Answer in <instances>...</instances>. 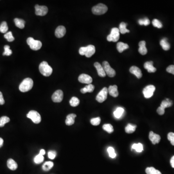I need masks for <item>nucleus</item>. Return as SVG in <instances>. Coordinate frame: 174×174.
Listing matches in <instances>:
<instances>
[{"mask_svg": "<svg viewBox=\"0 0 174 174\" xmlns=\"http://www.w3.org/2000/svg\"><path fill=\"white\" fill-rule=\"evenodd\" d=\"M34 85V82L32 79L26 78L23 80L19 85V89L22 93H25L32 89Z\"/></svg>", "mask_w": 174, "mask_h": 174, "instance_id": "1", "label": "nucleus"}, {"mask_svg": "<svg viewBox=\"0 0 174 174\" xmlns=\"http://www.w3.org/2000/svg\"><path fill=\"white\" fill-rule=\"evenodd\" d=\"M39 69L42 75L45 77H49L52 73V68L48 65V63L45 61L40 64Z\"/></svg>", "mask_w": 174, "mask_h": 174, "instance_id": "2", "label": "nucleus"}, {"mask_svg": "<svg viewBox=\"0 0 174 174\" xmlns=\"http://www.w3.org/2000/svg\"><path fill=\"white\" fill-rule=\"evenodd\" d=\"M95 52V48L93 45H89L86 47H81L79 50L81 55H84L87 58L91 57Z\"/></svg>", "mask_w": 174, "mask_h": 174, "instance_id": "3", "label": "nucleus"}, {"mask_svg": "<svg viewBox=\"0 0 174 174\" xmlns=\"http://www.w3.org/2000/svg\"><path fill=\"white\" fill-rule=\"evenodd\" d=\"M107 7L103 3H99L92 8V12L96 15H101L104 14L107 12Z\"/></svg>", "mask_w": 174, "mask_h": 174, "instance_id": "4", "label": "nucleus"}, {"mask_svg": "<svg viewBox=\"0 0 174 174\" xmlns=\"http://www.w3.org/2000/svg\"><path fill=\"white\" fill-rule=\"evenodd\" d=\"M27 43L30 48L34 50H38L42 46L41 42L34 40L32 37H29L27 40Z\"/></svg>", "mask_w": 174, "mask_h": 174, "instance_id": "5", "label": "nucleus"}, {"mask_svg": "<svg viewBox=\"0 0 174 174\" xmlns=\"http://www.w3.org/2000/svg\"><path fill=\"white\" fill-rule=\"evenodd\" d=\"M120 30L117 28H113L111 29V33L107 37V40L109 42L118 41L120 39Z\"/></svg>", "mask_w": 174, "mask_h": 174, "instance_id": "6", "label": "nucleus"}, {"mask_svg": "<svg viewBox=\"0 0 174 174\" xmlns=\"http://www.w3.org/2000/svg\"><path fill=\"white\" fill-rule=\"evenodd\" d=\"M27 117L32 120L34 123L38 124L41 121V117L38 112L34 110H31L27 114Z\"/></svg>", "mask_w": 174, "mask_h": 174, "instance_id": "7", "label": "nucleus"}, {"mask_svg": "<svg viewBox=\"0 0 174 174\" xmlns=\"http://www.w3.org/2000/svg\"><path fill=\"white\" fill-rule=\"evenodd\" d=\"M102 66L105 71L106 75H107L110 77H113L116 75V72L112 67L110 66L109 62L107 61H105L103 62Z\"/></svg>", "mask_w": 174, "mask_h": 174, "instance_id": "8", "label": "nucleus"}, {"mask_svg": "<svg viewBox=\"0 0 174 174\" xmlns=\"http://www.w3.org/2000/svg\"><path fill=\"white\" fill-rule=\"evenodd\" d=\"M155 89V87L153 85H148L143 90V93L144 94L145 98L148 99L152 97L153 95Z\"/></svg>", "mask_w": 174, "mask_h": 174, "instance_id": "9", "label": "nucleus"}, {"mask_svg": "<svg viewBox=\"0 0 174 174\" xmlns=\"http://www.w3.org/2000/svg\"><path fill=\"white\" fill-rule=\"evenodd\" d=\"M108 93V89L107 87H104L96 96V100L97 101L100 103L104 102L107 99Z\"/></svg>", "mask_w": 174, "mask_h": 174, "instance_id": "10", "label": "nucleus"}, {"mask_svg": "<svg viewBox=\"0 0 174 174\" xmlns=\"http://www.w3.org/2000/svg\"><path fill=\"white\" fill-rule=\"evenodd\" d=\"M35 14L37 16H44L48 12V8L47 7L44 5L40 6L39 5H36L35 6Z\"/></svg>", "mask_w": 174, "mask_h": 174, "instance_id": "11", "label": "nucleus"}, {"mask_svg": "<svg viewBox=\"0 0 174 174\" xmlns=\"http://www.w3.org/2000/svg\"><path fill=\"white\" fill-rule=\"evenodd\" d=\"M64 98V93L61 90H57L53 94L52 100L55 103H60Z\"/></svg>", "mask_w": 174, "mask_h": 174, "instance_id": "12", "label": "nucleus"}, {"mask_svg": "<svg viewBox=\"0 0 174 174\" xmlns=\"http://www.w3.org/2000/svg\"><path fill=\"white\" fill-rule=\"evenodd\" d=\"M78 81L80 82V83L88 84L89 85L92 83L93 78L89 75L83 73L80 75L78 77Z\"/></svg>", "mask_w": 174, "mask_h": 174, "instance_id": "13", "label": "nucleus"}, {"mask_svg": "<svg viewBox=\"0 0 174 174\" xmlns=\"http://www.w3.org/2000/svg\"><path fill=\"white\" fill-rule=\"evenodd\" d=\"M149 139L153 145L158 144L161 140V136L159 134L154 133L152 131H150L149 134Z\"/></svg>", "mask_w": 174, "mask_h": 174, "instance_id": "14", "label": "nucleus"}, {"mask_svg": "<svg viewBox=\"0 0 174 174\" xmlns=\"http://www.w3.org/2000/svg\"><path fill=\"white\" fill-rule=\"evenodd\" d=\"M66 30L64 26H59L56 28L55 30V36L57 38H60L64 36L65 34Z\"/></svg>", "mask_w": 174, "mask_h": 174, "instance_id": "15", "label": "nucleus"}, {"mask_svg": "<svg viewBox=\"0 0 174 174\" xmlns=\"http://www.w3.org/2000/svg\"><path fill=\"white\" fill-rule=\"evenodd\" d=\"M94 67H95L96 70L97 71L98 74V75L100 77H105L106 76V73L105 71L104 70V68L103 67L102 65H101L99 62H96L94 63Z\"/></svg>", "mask_w": 174, "mask_h": 174, "instance_id": "16", "label": "nucleus"}, {"mask_svg": "<svg viewBox=\"0 0 174 174\" xmlns=\"http://www.w3.org/2000/svg\"><path fill=\"white\" fill-rule=\"evenodd\" d=\"M130 72L132 74H134L137 77V78H140L142 77V73L140 69L136 66H133L130 68Z\"/></svg>", "mask_w": 174, "mask_h": 174, "instance_id": "17", "label": "nucleus"}, {"mask_svg": "<svg viewBox=\"0 0 174 174\" xmlns=\"http://www.w3.org/2000/svg\"><path fill=\"white\" fill-rule=\"evenodd\" d=\"M144 67L149 73H154L156 71V68L153 66V62L152 61L146 62L144 64Z\"/></svg>", "mask_w": 174, "mask_h": 174, "instance_id": "18", "label": "nucleus"}, {"mask_svg": "<svg viewBox=\"0 0 174 174\" xmlns=\"http://www.w3.org/2000/svg\"><path fill=\"white\" fill-rule=\"evenodd\" d=\"M109 94L113 97H117L118 95V87L117 85L110 86L108 89Z\"/></svg>", "mask_w": 174, "mask_h": 174, "instance_id": "19", "label": "nucleus"}, {"mask_svg": "<svg viewBox=\"0 0 174 174\" xmlns=\"http://www.w3.org/2000/svg\"><path fill=\"white\" fill-rule=\"evenodd\" d=\"M146 43L145 41H141L139 43V48L138 49V51L139 53L142 55H145L148 52V50L146 46Z\"/></svg>", "mask_w": 174, "mask_h": 174, "instance_id": "20", "label": "nucleus"}, {"mask_svg": "<svg viewBox=\"0 0 174 174\" xmlns=\"http://www.w3.org/2000/svg\"><path fill=\"white\" fill-rule=\"evenodd\" d=\"M77 117V115L75 114H70L67 116L65 120L66 124L68 126H71L75 123V118Z\"/></svg>", "mask_w": 174, "mask_h": 174, "instance_id": "21", "label": "nucleus"}, {"mask_svg": "<svg viewBox=\"0 0 174 174\" xmlns=\"http://www.w3.org/2000/svg\"><path fill=\"white\" fill-rule=\"evenodd\" d=\"M7 165L8 168L11 170L14 171L18 168V164L12 159H9L7 161Z\"/></svg>", "mask_w": 174, "mask_h": 174, "instance_id": "22", "label": "nucleus"}, {"mask_svg": "<svg viewBox=\"0 0 174 174\" xmlns=\"http://www.w3.org/2000/svg\"><path fill=\"white\" fill-rule=\"evenodd\" d=\"M129 46L127 44L124 43L123 42H118L117 44V50L120 53L122 52L124 50H127Z\"/></svg>", "mask_w": 174, "mask_h": 174, "instance_id": "23", "label": "nucleus"}, {"mask_svg": "<svg viewBox=\"0 0 174 174\" xmlns=\"http://www.w3.org/2000/svg\"><path fill=\"white\" fill-rule=\"evenodd\" d=\"M160 45L161 46L163 50L165 51L169 50L170 48V45L167 42V39L166 38L163 39L160 41Z\"/></svg>", "mask_w": 174, "mask_h": 174, "instance_id": "24", "label": "nucleus"}, {"mask_svg": "<svg viewBox=\"0 0 174 174\" xmlns=\"http://www.w3.org/2000/svg\"><path fill=\"white\" fill-rule=\"evenodd\" d=\"M173 105V102L172 100H170L169 99H165L164 100H163L161 102V104L160 107H162L163 109H165L167 107H171V106Z\"/></svg>", "mask_w": 174, "mask_h": 174, "instance_id": "25", "label": "nucleus"}, {"mask_svg": "<svg viewBox=\"0 0 174 174\" xmlns=\"http://www.w3.org/2000/svg\"><path fill=\"white\" fill-rule=\"evenodd\" d=\"M94 86L93 84H89L85 86L84 88H82L80 90L81 93H92L94 91Z\"/></svg>", "mask_w": 174, "mask_h": 174, "instance_id": "26", "label": "nucleus"}, {"mask_svg": "<svg viewBox=\"0 0 174 174\" xmlns=\"http://www.w3.org/2000/svg\"><path fill=\"white\" fill-rule=\"evenodd\" d=\"M14 22L17 27L19 29H23L25 27V21L23 19L16 18L14 19Z\"/></svg>", "mask_w": 174, "mask_h": 174, "instance_id": "27", "label": "nucleus"}, {"mask_svg": "<svg viewBox=\"0 0 174 174\" xmlns=\"http://www.w3.org/2000/svg\"><path fill=\"white\" fill-rule=\"evenodd\" d=\"M124 112V109L122 107H118L114 112V115L116 118H119L122 117Z\"/></svg>", "mask_w": 174, "mask_h": 174, "instance_id": "28", "label": "nucleus"}, {"mask_svg": "<svg viewBox=\"0 0 174 174\" xmlns=\"http://www.w3.org/2000/svg\"><path fill=\"white\" fill-rule=\"evenodd\" d=\"M136 125L132 124L131 123H129L126 127L125 128V132L127 134H132L136 131Z\"/></svg>", "mask_w": 174, "mask_h": 174, "instance_id": "29", "label": "nucleus"}, {"mask_svg": "<svg viewBox=\"0 0 174 174\" xmlns=\"http://www.w3.org/2000/svg\"><path fill=\"white\" fill-rule=\"evenodd\" d=\"M54 165V163L52 161H46L44 163V164L42 166V168L43 170L45 171H48L51 169Z\"/></svg>", "mask_w": 174, "mask_h": 174, "instance_id": "30", "label": "nucleus"}, {"mask_svg": "<svg viewBox=\"0 0 174 174\" xmlns=\"http://www.w3.org/2000/svg\"><path fill=\"white\" fill-rule=\"evenodd\" d=\"M126 26H127V24L125 23L122 22L120 24L119 26V30L120 33L122 34H125L127 32H129L130 30H128V29H126Z\"/></svg>", "mask_w": 174, "mask_h": 174, "instance_id": "31", "label": "nucleus"}, {"mask_svg": "<svg viewBox=\"0 0 174 174\" xmlns=\"http://www.w3.org/2000/svg\"><path fill=\"white\" fill-rule=\"evenodd\" d=\"M146 173L147 174H161L160 171L156 169L153 167H148L146 169Z\"/></svg>", "mask_w": 174, "mask_h": 174, "instance_id": "32", "label": "nucleus"}, {"mask_svg": "<svg viewBox=\"0 0 174 174\" xmlns=\"http://www.w3.org/2000/svg\"><path fill=\"white\" fill-rule=\"evenodd\" d=\"M132 149L138 152H141L143 150V146L141 143L133 144L132 146Z\"/></svg>", "mask_w": 174, "mask_h": 174, "instance_id": "33", "label": "nucleus"}, {"mask_svg": "<svg viewBox=\"0 0 174 174\" xmlns=\"http://www.w3.org/2000/svg\"><path fill=\"white\" fill-rule=\"evenodd\" d=\"M103 129L104 130L107 132L109 134H111L114 132L113 127L110 124H105L103 126Z\"/></svg>", "mask_w": 174, "mask_h": 174, "instance_id": "34", "label": "nucleus"}, {"mask_svg": "<svg viewBox=\"0 0 174 174\" xmlns=\"http://www.w3.org/2000/svg\"><path fill=\"white\" fill-rule=\"evenodd\" d=\"M79 100L76 97H73L70 101V104L73 107H77L79 104Z\"/></svg>", "mask_w": 174, "mask_h": 174, "instance_id": "35", "label": "nucleus"}, {"mask_svg": "<svg viewBox=\"0 0 174 174\" xmlns=\"http://www.w3.org/2000/svg\"><path fill=\"white\" fill-rule=\"evenodd\" d=\"M8 30L7 22L3 21L0 25V32L2 33H7Z\"/></svg>", "mask_w": 174, "mask_h": 174, "instance_id": "36", "label": "nucleus"}, {"mask_svg": "<svg viewBox=\"0 0 174 174\" xmlns=\"http://www.w3.org/2000/svg\"><path fill=\"white\" fill-rule=\"evenodd\" d=\"M10 122V118L7 116H3L0 118V127H3L6 123Z\"/></svg>", "mask_w": 174, "mask_h": 174, "instance_id": "37", "label": "nucleus"}, {"mask_svg": "<svg viewBox=\"0 0 174 174\" xmlns=\"http://www.w3.org/2000/svg\"><path fill=\"white\" fill-rule=\"evenodd\" d=\"M44 159V158L43 155L39 154L38 155L36 156L35 158H34V161L36 164H40L43 161Z\"/></svg>", "mask_w": 174, "mask_h": 174, "instance_id": "38", "label": "nucleus"}, {"mask_svg": "<svg viewBox=\"0 0 174 174\" xmlns=\"http://www.w3.org/2000/svg\"><path fill=\"white\" fill-rule=\"evenodd\" d=\"M4 37L8 42H13L15 40V38L13 36L11 32H7L5 34Z\"/></svg>", "mask_w": 174, "mask_h": 174, "instance_id": "39", "label": "nucleus"}, {"mask_svg": "<svg viewBox=\"0 0 174 174\" xmlns=\"http://www.w3.org/2000/svg\"><path fill=\"white\" fill-rule=\"evenodd\" d=\"M107 152L109 153V156L110 158H115L116 157V153H115V150L113 147H109L107 149Z\"/></svg>", "mask_w": 174, "mask_h": 174, "instance_id": "40", "label": "nucleus"}, {"mask_svg": "<svg viewBox=\"0 0 174 174\" xmlns=\"http://www.w3.org/2000/svg\"><path fill=\"white\" fill-rule=\"evenodd\" d=\"M5 51L3 53V56H10L12 54V51L10 49V46L8 45H5L4 46Z\"/></svg>", "mask_w": 174, "mask_h": 174, "instance_id": "41", "label": "nucleus"}, {"mask_svg": "<svg viewBox=\"0 0 174 174\" xmlns=\"http://www.w3.org/2000/svg\"><path fill=\"white\" fill-rule=\"evenodd\" d=\"M101 118L100 117L91 118V123L93 126H98L101 122Z\"/></svg>", "mask_w": 174, "mask_h": 174, "instance_id": "42", "label": "nucleus"}, {"mask_svg": "<svg viewBox=\"0 0 174 174\" xmlns=\"http://www.w3.org/2000/svg\"><path fill=\"white\" fill-rule=\"evenodd\" d=\"M152 23L153 24L154 27L158 28L159 29H160V28L163 27V24L160 22V21H159L158 19H153L152 21Z\"/></svg>", "mask_w": 174, "mask_h": 174, "instance_id": "43", "label": "nucleus"}, {"mask_svg": "<svg viewBox=\"0 0 174 174\" xmlns=\"http://www.w3.org/2000/svg\"><path fill=\"white\" fill-rule=\"evenodd\" d=\"M138 23L140 25L148 26L150 24V21L148 18H145L144 19H139Z\"/></svg>", "mask_w": 174, "mask_h": 174, "instance_id": "44", "label": "nucleus"}, {"mask_svg": "<svg viewBox=\"0 0 174 174\" xmlns=\"http://www.w3.org/2000/svg\"><path fill=\"white\" fill-rule=\"evenodd\" d=\"M167 138L168 140L171 143V144L173 146H174V133H172V132L168 133L167 135Z\"/></svg>", "mask_w": 174, "mask_h": 174, "instance_id": "45", "label": "nucleus"}, {"mask_svg": "<svg viewBox=\"0 0 174 174\" xmlns=\"http://www.w3.org/2000/svg\"><path fill=\"white\" fill-rule=\"evenodd\" d=\"M56 152L54 150H51L50 152H48V158L51 159V160H53L54 159L56 156Z\"/></svg>", "mask_w": 174, "mask_h": 174, "instance_id": "46", "label": "nucleus"}, {"mask_svg": "<svg viewBox=\"0 0 174 174\" xmlns=\"http://www.w3.org/2000/svg\"><path fill=\"white\" fill-rule=\"evenodd\" d=\"M166 71L169 73H172L174 75V65H171L169 66L166 68Z\"/></svg>", "mask_w": 174, "mask_h": 174, "instance_id": "47", "label": "nucleus"}, {"mask_svg": "<svg viewBox=\"0 0 174 174\" xmlns=\"http://www.w3.org/2000/svg\"><path fill=\"white\" fill-rule=\"evenodd\" d=\"M157 112L158 113V114L160 115H163L165 114V109H163L161 107H159L157 109Z\"/></svg>", "mask_w": 174, "mask_h": 174, "instance_id": "48", "label": "nucleus"}, {"mask_svg": "<svg viewBox=\"0 0 174 174\" xmlns=\"http://www.w3.org/2000/svg\"><path fill=\"white\" fill-rule=\"evenodd\" d=\"M5 100L3 99V95L2 92L0 91V105H3L5 104Z\"/></svg>", "mask_w": 174, "mask_h": 174, "instance_id": "49", "label": "nucleus"}, {"mask_svg": "<svg viewBox=\"0 0 174 174\" xmlns=\"http://www.w3.org/2000/svg\"><path fill=\"white\" fill-rule=\"evenodd\" d=\"M170 164H171V166L174 168V156L171 158V160H170Z\"/></svg>", "mask_w": 174, "mask_h": 174, "instance_id": "50", "label": "nucleus"}, {"mask_svg": "<svg viewBox=\"0 0 174 174\" xmlns=\"http://www.w3.org/2000/svg\"><path fill=\"white\" fill-rule=\"evenodd\" d=\"M45 153H46V152H45V150L43 149H42L40 151V153L39 154H41V155H45Z\"/></svg>", "mask_w": 174, "mask_h": 174, "instance_id": "51", "label": "nucleus"}, {"mask_svg": "<svg viewBox=\"0 0 174 174\" xmlns=\"http://www.w3.org/2000/svg\"><path fill=\"white\" fill-rule=\"evenodd\" d=\"M3 140L2 138H0V148L3 146Z\"/></svg>", "mask_w": 174, "mask_h": 174, "instance_id": "52", "label": "nucleus"}]
</instances>
